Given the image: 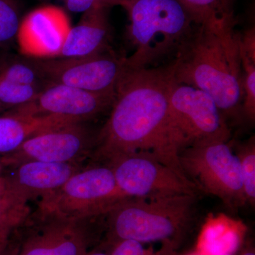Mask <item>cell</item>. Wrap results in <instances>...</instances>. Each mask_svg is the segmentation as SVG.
<instances>
[{"instance_id": "cell-1", "label": "cell", "mask_w": 255, "mask_h": 255, "mask_svg": "<svg viewBox=\"0 0 255 255\" xmlns=\"http://www.w3.org/2000/svg\"><path fill=\"white\" fill-rule=\"evenodd\" d=\"M174 82L170 64L152 68L126 66L116 89L110 115L96 133L91 157L106 163L131 152H149L187 177L167 130L169 95Z\"/></svg>"}, {"instance_id": "cell-2", "label": "cell", "mask_w": 255, "mask_h": 255, "mask_svg": "<svg viewBox=\"0 0 255 255\" xmlns=\"http://www.w3.org/2000/svg\"><path fill=\"white\" fill-rule=\"evenodd\" d=\"M169 63L176 82L206 92L225 118L241 113L243 69L233 29L195 25Z\"/></svg>"}, {"instance_id": "cell-3", "label": "cell", "mask_w": 255, "mask_h": 255, "mask_svg": "<svg viewBox=\"0 0 255 255\" xmlns=\"http://www.w3.org/2000/svg\"><path fill=\"white\" fill-rule=\"evenodd\" d=\"M196 195L128 197L112 206L107 216V245L121 240L161 243L173 251L190 231Z\"/></svg>"}, {"instance_id": "cell-4", "label": "cell", "mask_w": 255, "mask_h": 255, "mask_svg": "<svg viewBox=\"0 0 255 255\" xmlns=\"http://www.w3.org/2000/svg\"><path fill=\"white\" fill-rule=\"evenodd\" d=\"M127 35L132 53L127 65L152 68L170 63L194 29L192 20L179 0H129Z\"/></svg>"}, {"instance_id": "cell-5", "label": "cell", "mask_w": 255, "mask_h": 255, "mask_svg": "<svg viewBox=\"0 0 255 255\" xmlns=\"http://www.w3.org/2000/svg\"><path fill=\"white\" fill-rule=\"evenodd\" d=\"M167 135L178 150L213 142L230 141L227 119L206 92L174 82L169 95Z\"/></svg>"}, {"instance_id": "cell-6", "label": "cell", "mask_w": 255, "mask_h": 255, "mask_svg": "<svg viewBox=\"0 0 255 255\" xmlns=\"http://www.w3.org/2000/svg\"><path fill=\"white\" fill-rule=\"evenodd\" d=\"M179 161L199 191L219 198L232 209L247 204L239 159L229 141L187 147L179 152Z\"/></svg>"}, {"instance_id": "cell-7", "label": "cell", "mask_w": 255, "mask_h": 255, "mask_svg": "<svg viewBox=\"0 0 255 255\" xmlns=\"http://www.w3.org/2000/svg\"><path fill=\"white\" fill-rule=\"evenodd\" d=\"M123 199L110 166L95 163L84 166L38 206L69 219H85L102 216Z\"/></svg>"}, {"instance_id": "cell-8", "label": "cell", "mask_w": 255, "mask_h": 255, "mask_svg": "<svg viewBox=\"0 0 255 255\" xmlns=\"http://www.w3.org/2000/svg\"><path fill=\"white\" fill-rule=\"evenodd\" d=\"M91 219H69L38 206L19 228L18 255H86Z\"/></svg>"}, {"instance_id": "cell-9", "label": "cell", "mask_w": 255, "mask_h": 255, "mask_svg": "<svg viewBox=\"0 0 255 255\" xmlns=\"http://www.w3.org/2000/svg\"><path fill=\"white\" fill-rule=\"evenodd\" d=\"M112 168L124 198L191 194L199 189L187 177L145 152L118 156L106 162Z\"/></svg>"}, {"instance_id": "cell-10", "label": "cell", "mask_w": 255, "mask_h": 255, "mask_svg": "<svg viewBox=\"0 0 255 255\" xmlns=\"http://www.w3.org/2000/svg\"><path fill=\"white\" fill-rule=\"evenodd\" d=\"M32 60L49 85L103 94H115L127 66V57L119 56L113 49L77 58Z\"/></svg>"}, {"instance_id": "cell-11", "label": "cell", "mask_w": 255, "mask_h": 255, "mask_svg": "<svg viewBox=\"0 0 255 255\" xmlns=\"http://www.w3.org/2000/svg\"><path fill=\"white\" fill-rule=\"evenodd\" d=\"M95 137L85 123L68 124L33 135L0 158L4 168L30 161L83 163L91 157Z\"/></svg>"}, {"instance_id": "cell-12", "label": "cell", "mask_w": 255, "mask_h": 255, "mask_svg": "<svg viewBox=\"0 0 255 255\" xmlns=\"http://www.w3.org/2000/svg\"><path fill=\"white\" fill-rule=\"evenodd\" d=\"M114 98L115 94L97 93L62 84H50L33 102L10 111L28 116H54L85 123L110 110Z\"/></svg>"}, {"instance_id": "cell-13", "label": "cell", "mask_w": 255, "mask_h": 255, "mask_svg": "<svg viewBox=\"0 0 255 255\" xmlns=\"http://www.w3.org/2000/svg\"><path fill=\"white\" fill-rule=\"evenodd\" d=\"M71 28L68 15L55 6L33 10L21 20L16 41L20 53L28 58H57Z\"/></svg>"}, {"instance_id": "cell-14", "label": "cell", "mask_w": 255, "mask_h": 255, "mask_svg": "<svg viewBox=\"0 0 255 255\" xmlns=\"http://www.w3.org/2000/svg\"><path fill=\"white\" fill-rule=\"evenodd\" d=\"M83 167L79 162L30 161L11 167L4 177L15 195L28 204L49 197Z\"/></svg>"}, {"instance_id": "cell-15", "label": "cell", "mask_w": 255, "mask_h": 255, "mask_svg": "<svg viewBox=\"0 0 255 255\" xmlns=\"http://www.w3.org/2000/svg\"><path fill=\"white\" fill-rule=\"evenodd\" d=\"M111 8L99 5L83 12L76 26L69 31L57 58L87 56L112 49Z\"/></svg>"}, {"instance_id": "cell-16", "label": "cell", "mask_w": 255, "mask_h": 255, "mask_svg": "<svg viewBox=\"0 0 255 255\" xmlns=\"http://www.w3.org/2000/svg\"><path fill=\"white\" fill-rule=\"evenodd\" d=\"M246 226L225 214L209 216L201 228L196 243L199 255H236L241 249Z\"/></svg>"}, {"instance_id": "cell-17", "label": "cell", "mask_w": 255, "mask_h": 255, "mask_svg": "<svg viewBox=\"0 0 255 255\" xmlns=\"http://www.w3.org/2000/svg\"><path fill=\"white\" fill-rule=\"evenodd\" d=\"M75 123L54 116H28L6 111L0 116V157L14 152L33 135Z\"/></svg>"}, {"instance_id": "cell-18", "label": "cell", "mask_w": 255, "mask_h": 255, "mask_svg": "<svg viewBox=\"0 0 255 255\" xmlns=\"http://www.w3.org/2000/svg\"><path fill=\"white\" fill-rule=\"evenodd\" d=\"M31 212L28 203L15 195L4 175L0 174V241L6 243Z\"/></svg>"}, {"instance_id": "cell-19", "label": "cell", "mask_w": 255, "mask_h": 255, "mask_svg": "<svg viewBox=\"0 0 255 255\" xmlns=\"http://www.w3.org/2000/svg\"><path fill=\"white\" fill-rule=\"evenodd\" d=\"M194 24L214 30L233 29V15L223 7L221 0H179Z\"/></svg>"}, {"instance_id": "cell-20", "label": "cell", "mask_w": 255, "mask_h": 255, "mask_svg": "<svg viewBox=\"0 0 255 255\" xmlns=\"http://www.w3.org/2000/svg\"><path fill=\"white\" fill-rule=\"evenodd\" d=\"M0 78L6 81L19 85H33L42 88L48 83L36 68L32 58H19L4 57L0 59Z\"/></svg>"}, {"instance_id": "cell-21", "label": "cell", "mask_w": 255, "mask_h": 255, "mask_svg": "<svg viewBox=\"0 0 255 255\" xmlns=\"http://www.w3.org/2000/svg\"><path fill=\"white\" fill-rule=\"evenodd\" d=\"M239 159L242 182L247 204H255V140L251 137L248 141L238 146L236 151Z\"/></svg>"}, {"instance_id": "cell-22", "label": "cell", "mask_w": 255, "mask_h": 255, "mask_svg": "<svg viewBox=\"0 0 255 255\" xmlns=\"http://www.w3.org/2000/svg\"><path fill=\"white\" fill-rule=\"evenodd\" d=\"M21 20L19 0H0V48L16 40Z\"/></svg>"}, {"instance_id": "cell-23", "label": "cell", "mask_w": 255, "mask_h": 255, "mask_svg": "<svg viewBox=\"0 0 255 255\" xmlns=\"http://www.w3.org/2000/svg\"><path fill=\"white\" fill-rule=\"evenodd\" d=\"M44 88L19 85L0 78V103L8 111L33 102Z\"/></svg>"}, {"instance_id": "cell-24", "label": "cell", "mask_w": 255, "mask_h": 255, "mask_svg": "<svg viewBox=\"0 0 255 255\" xmlns=\"http://www.w3.org/2000/svg\"><path fill=\"white\" fill-rule=\"evenodd\" d=\"M243 69V98L241 114L251 123L255 120V61L240 49Z\"/></svg>"}, {"instance_id": "cell-25", "label": "cell", "mask_w": 255, "mask_h": 255, "mask_svg": "<svg viewBox=\"0 0 255 255\" xmlns=\"http://www.w3.org/2000/svg\"><path fill=\"white\" fill-rule=\"evenodd\" d=\"M143 243L133 240H121L108 245L110 255H153L147 251Z\"/></svg>"}, {"instance_id": "cell-26", "label": "cell", "mask_w": 255, "mask_h": 255, "mask_svg": "<svg viewBox=\"0 0 255 255\" xmlns=\"http://www.w3.org/2000/svg\"><path fill=\"white\" fill-rule=\"evenodd\" d=\"M66 7L73 12H85V11L99 5L112 7L122 6L125 9L129 0H64Z\"/></svg>"}, {"instance_id": "cell-27", "label": "cell", "mask_w": 255, "mask_h": 255, "mask_svg": "<svg viewBox=\"0 0 255 255\" xmlns=\"http://www.w3.org/2000/svg\"><path fill=\"white\" fill-rule=\"evenodd\" d=\"M238 46L253 61H255V31L252 27L245 32L243 35H237Z\"/></svg>"}, {"instance_id": "cell-28", "label": "cell", "mask_w": 255, "mask_h": 255, "mask_svg": "<svg viewBox=\"0 0 255 255\" xmlns=\"http://www.w3.org/2000/svg\"><path fill=\"white\" fill-rule=\"evenodd\" d=\"M14 233L4 246L0 248V255H18V237L14 236Z\"/></svg>"}, {"instance_id": "cell-29", "label": "cell", "mask_w": 255, "mask_h": 255, "mask_svg": "<svg viewBox=\"0 0 255 255\" xmlns=\"http://www.w3.org/2000/svg\"><path fill=\"white\" fill-rule=\"evenodd\" d=\"M239 251L238 255H255V248L252 244L243 247Z\"/></svg>"}, {"instance_id": "cell-30", "label": "cell", "mask_w": 255, "mask_h": 255, "mask_svg": "<svg viewBox=\"0 0 255 255\" xmlns=\"http://www.w3.org/2000/svg\"><path fill=\"white\" fill-rule=\"evenodd\" d=\"M86 255H110V254L106 250L102 249V248H96V249L87 252Z\"/></svg>"}, {"instance_id": "cell-31", "label": "cell", "mask_w": 255, "mask_h": 255, "mask_svg": "<svg viewBox=\"0 0 255 255\" xmlns=\"http://www.w3.org/2000/svg\"><path fill=\"white\" fill-rule=\"evenodd\" d=\"M223 7L226 9V11H228L230 14H233L232 11V3L233 0H221Z\"/></svg>"}, {"instance_id": "cell-32", "label": "cell", "mask_w": 255, "mask_h": 255, "mask_svg": "<svg viewBox=\"0 0 255 255\" xmlns=\"http://www.w3.org/2000/svg\"><path fill=\"white\" fill-rule=\"evenodd\" d=\"M4 169V166H3L2 162H1V158H0V174H1V173H2Z\"/></svg>"}, {"instance_id": "cell-33", "label": "cell", "mask_w": 255, "mask_h": 255, "mask_svg": "<svg viewBox=\"0 0 255 255\" xmlns=\"http://www.w3.org/2000/svg\"><path fill=\"white\" fill-rule=\"evenodd\" d=\"M4 111H6L5 110L4 107L0 103V112H4Z\"/></svg>"}, {"instance_id": "cell-34", "label": "cell", "mask_w": 255, "mask_h": 255, "mask_svg": "<svg viewBox=\"0 0 255 255\" xmlns=\"http://www.w3.org/2000/svg\"><path fill=\"white\" fill-rule=\"evenodd\" d=\"M6 242H7V241H6ZM5 243H1V242L0 241V248H1V247H2L3 246H4Z\"/></svg>"}, {"instance_id": "cell-35", "label": "cell", "mask_w": 255, "mask_h": 255, "mask_svg": "<svg viewBox=\"0 0 255 255\" xmlns=\"http://www.w3.org/2000/svg\"><path fill=\"white\" fill-rule=\"evenodd\" d=\"M153 255H156L154 254ZM198 255L197 253H193V254H191V255Z\"/></svg>"}, {"instance_id": "cell-36", "label": "cell", "mask_w": 255, "mask_h": 255, "mask_svg": "<svg viewBox=\"0 0 255 255\" xmlns=\"http://www.w3.org/2000/svg\"><path fill=\"white\" fill-rule=\"evenodd\" d=\"M234 255V254H231V255Z\"/></svg>"}]
</instances>
